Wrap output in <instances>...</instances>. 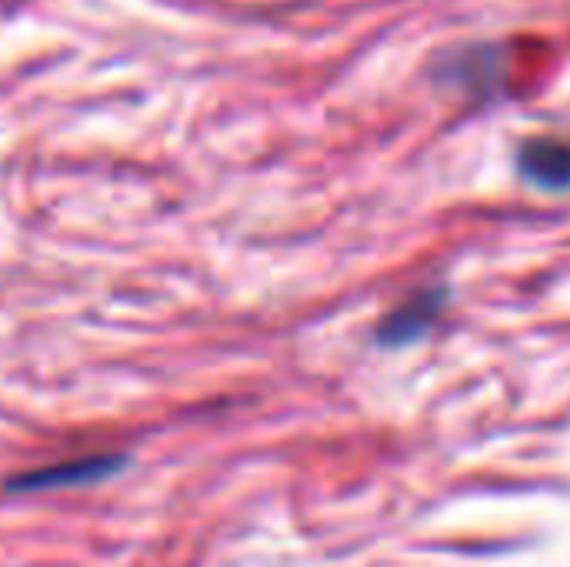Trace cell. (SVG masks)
<instances>
[{"label": "cell", "mask_w": 570, "mask_h": 567, "mask_svg": "<svg viewBox=\"0 0 570 567\" xmlns=\"http://www.w3.org/2000/svg\"><path fill=\"white\" fill-rule=\"evenodd\" d=\"M124 468V458H80L53 468H40L30 475H17L7 488L10 491H50V488H73V485H94L100 478H110Z\"/></svg>", "instance_id": "obj_1"}, {"label": "cell", "mask_w": 570, "mask_h": 567, "mask_svg": "<svg viewBox=\"0 0 570 567\" xmlns=\"http://www.w3.org/2000/svg\"><path fill=\"white\" fill-rule=\"evenodd\" d=\"M518 167L531 184L544 190H564L570 187V144L551 137L528 140L518 154Z\"/></svg>", "instance_id": "obj_2"}, {"label": "cell", "mask_w": 570, "mask_h": 567, "mask_svg": "<svg viewBox=\"0 0 570 567\" xmlns=\"http://www.w3.org/2000/svg\"><path fill=\"white\" fill-rule=\"evenodd\" d=\"M441 307H444V291H441V287H431V291L414 294L411 301H404V304L384 321L381 341H384V344H394V348H397V344L417 341L421 334L431 331V324L438 321Z\"/></svg>", "instance_id": "obj_3"}]
</instances>
